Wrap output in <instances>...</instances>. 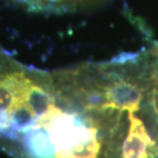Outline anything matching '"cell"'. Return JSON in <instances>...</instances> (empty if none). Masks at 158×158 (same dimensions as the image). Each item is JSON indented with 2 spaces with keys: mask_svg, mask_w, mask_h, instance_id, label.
<instances>
[{
  "mask_svg": "<svg viewBox=\"0 0 158 158\" xmlns=\"http://www.w3.org/2000/svg\"><path fill=\"white\" fill-rule=\"evenodd\" d=\"M106 96L112 108L135 112L140 109L143 99V86L129 79H123L117 72L108 71Z\"/></svg>",
  "mask_w": 158,
  "mask_h": 158,
  "instance_id": "1",
  "label": "cell"
},
{
  "mask_svg": "<svg viewBox=\"0 0 158 158\" xmlns=\"http://www.w3.org/2000/svg\"><path fill=\"white\" fill-rule=\"evenodd\" d=\"M129 132L122 148L123 158H150L158 154V147L152 141L146 127L134 112H128Z\"/></svg>",
  "mask_w": 158,
  "mask_h": 158,
  "instance_id": "2",
  "label": "cell"
}]
</instances>
